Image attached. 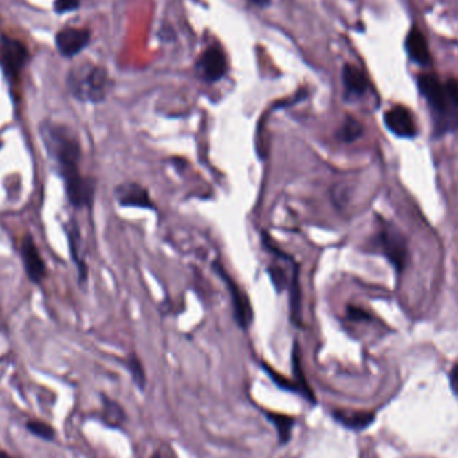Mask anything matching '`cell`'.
I'll list each match as a JSON object with an SVG mask.
<instances>
[{
	"label": "cell",
	"mask_w": 458,
	"mask_h": 458,
	"mask_svg": "<svg viewBox=\"0 0 458 458\" xmlns=\"http://www.w3.org/2000/svg\"><path fill=\"white\" fill-rule=\"evenodd\" d=\"M377 241L382 252L390 260V263L395 267V270L401 272L407 260V246L404 236L397 230V228L384 224L382 227L381 232L378 233Z\"/></svg>",
	"instance_id": "cell-5"
},
{
	"label": "cell",
	"mask_w": 458,
	"mask_h": 458,
	"mask_svg": "<svg viewBox=\"0 0 458 458\" xmlns=\"http://www.w3.org/2000/svg\"><path fill=\"white\" fill-rule=\"evenodd\" d=\"M405 46H406L408 56L418 65L428 66L432 63V55H430L428 42H426L424 34L417 27H413L408 31Z\"/></svg>",
	"instance_id": "cell-14"
},
{
	"label": "cell",
	"mask_w": 458,
	"mask_h": 458,
	"mask_svg": "<svg viewBox=\"0 0 458 458\" xmlns=\"http://www.w3.org/2000/svg\"><path fill=\"white\" fill-rule=\"evenodd\" d=\"M450 383H452V389L453 391L458 394V364H456L450 373Z\"/></svg>",
	"instance_id": "cell-26"
},
{
	"label": "cell",
	"mask_w": 458,
	"mask_h": 458,
	"mask_svg": "<svg viewBox=\"0 0 458 458\" xmlns=\"http://www.w3.org/2000/svg\"><path fill=\"white\" fill-rule=\"evenodd\" d=\"M363 134V127L353 117H347L338 130V138L343 142H353Z\"/></svg>",
	"instance_id": "cell-19"
},
{
	"label": "cell",
	"mask_w": 458,
	"mask_h": 458,
	"mask_svg": "<svg viewBox=\"0 0 458 458\" xmlns=\"http://www.w3.org/2000/svg\"><path fill=\"white\" fill-rule=\"evenodd\" d=\"M90 41V32L85 28L67 27L58 32L55 43L56 49L67 58H72L83 50Z\"/></svg>",
	"instance_id": "cell-11"
},
{
	"label": "cell",
	"mask_w": 458,
	"mask_h": 458,
	"mask_svg": "<svg viewBox=\"0 0 458 458\" xmlns=\"http://www.w3.org/2000/svg\"><path fill=\"white\" fill-rule=\"evenodd\" d=\"M105 419L110 426H120L125 421V413L120 405L106 401L105 404Z\"/></svg>",
	"instance_id": "cell-21"
},
{
	"label": "cell",
	"mask_w": 458,
	"mask_h": 458,
	"mask_svg": "<svg viewBox=\"0 0 458 458\" xmlns=\"http://www.w3.org/2000/svg\"><path fill=\"white\" fill-rule=\"evenodd\" d=\"M347 312H349V318L353 320H369L370 319L369 314L358 307H349Z\"/></svg>",
	"instance_id": "cell-25"
},
{
	"label": "cell",
	"mask_w": 458,
	"mask_h": 458,
	"mask_svg": "<svg viewBox=\"0 0 458 458\" xmlns=\"http://www.w3.org/2000/svg\"><path fill=\"white\" fill-rule=\"evenodd\" d=\"M110 79L107 72L91 63H85L74 69L69 76V87L76 100L98 103L102 102L110 90Z\"/></svg>",
	"instance_id": "cell-3"
},
{
	"label": "cell",
	"mask_w": 458,
	"mask_h": 458,
	"mask_svg": "<svg viewBox=\"0 0 458 458\" xmlns=\"http://www.w3.org/2000/svg\"><path fill=\"white\" fill-rule=\"evenodd\" d=\"M445 91L448 96V100L452 106L458 109V80L457 79H449L445 85Z\"/></svg>",
	"instance_id": "cell-23"
},
{
	"label": "cell",
	"mask_w": 458,
	"mask_h": 458,
	"mask_svg": "<svg viewBox=\"0 0 458 458\" xmlns=\"http://www.w3.org/2000/svg\"><path fill=\"white\" fill-rule=\"evenodd\" d=\"M267 419L276 428V432L279 435L280 445L287 444L291 439L292 434V428L296 422L294 417L284 415V414H278V413H271V411H264Z\"/></svg>",
	"instance_id": "cell-17"
},
{
	"label": "cell",
	"mask_w": 458,
	"mask_h": 458,
	"mask_svg": "<svg viewBox=\"0 0 458 458\" xmlns=\"http://www.w3.org/2000/svg\"><path fill=\"white\" fill-rule=\"evenodd\" d=\"M418 87L434 113L439 116L448 113L450 102L448 100L445 86L435 76L430 74L418 76Z\"/></svg>",
	"instance_id": "cell-8"
},
{
	"label": "cell",
	"mask_w": 458,
	"mask_h": 458,
	"mask_svg": "<svg viewBox=\"0 0 458 458\" xmlns=\"http://www.w3.org/2000/svg\"><path fill=\"white\" fill-rule=\"evenodd\" d=\"M27 429L32 434L43 438V439H52L54 438V430L50 425L42 422V421H31L27 424Z\"/></svg>",
	"instance_id": "cell-22"
},
{
	"label": "cell",
	"mask_w": 458,
	"mask_h": 458,
	"mask_svg": "<svg viewBox=\"0 0 458 458\" xmlns=\"http://www.w3.org/2000/svg\"><path fill=\"white\" fill-rule=\"evenodd\" d=\"M41 138L55 171L65 182L70 204L76 208L91 206L96 185L93 179L80 173L82 149L76 131L65 125L45 122L41 127Z\"/></svg>",
	"instance_id": "cell-1"
},
{
	"label": "cell",
	"mask_w": 458,
	"mask_h": 458,
	"mask_svg": "<svg viewBox=\"0 0 458 458\" xmlns=\"http://www.w3.org/2000/svg\"><path fill=\"white\" fill-rule=\"evenodd\" d=\"M292 373L295 375V383L299 387L301 395L305 397V400H308L311 404H315L316 400L314 397L312 390L309 389L308 383L305 381V374L302 370V364H301V354H299V346L298 343H295L294 349H292Z\"/></svg>",
	"instance_id": "cell-18"
},
{
	"label": "cell",
	"mask_w": 458,
	"mask_h": 458,
	"mask_svg": "<svg viewBox=\"0 0 458 458\" xmlns=\"http://www.w3.org/2000/svg\"><path fill=\"white\" fill-rule=\"evenodd\" d=\"M263 244L268 254L272 256V263L268 267V274L276 291H288L290 308L292 322L302 323V294L299 285V265L295 259L279 250L275 243L264 233Z\"/></svg>",
	"instance_id": "cell-2"
},
{
	"label": "cell",
	"mask_w": 458,
	"mask_h": 458,
	"mask_svg": "<svg viewBox=\"0 0 458 458\" xmlns=\"http://www.w3.org/2000/svg\"><path fill=\"white\" fill-rule=\"evenodd\" d=\"M199 76L203 78L205 82L213 83L220 80L226 76L228 65L224 51L217 46L209 47L208 50L203 52V55L199 58L196 65Z\"/></svg>",
	"instance_id": "cell-6"
},
{
	"label": "cell",
	"mask_w": 458,
	"mask_h": 458,
	"mask_svg": "<svg viewBox=\"0 0 458 458\" xmlns=\"http://www.w3.org/2000/svg\"><path fill=\"white\" fill-rule=\"evenodd\" d=\"M21 256L23 260L27 276L35 284H41L46 278V264L41 256V252L32 239V236H25L21 244Z\"/></svg>",
	"instance_id": "cell-10"
},
{
	"label": "cell",
	"mask_w": 458,
	"mask_h": 458,
	"mask_svg": "<svg viewBox=\"0 0 458 458\" xmlns=\"http://www.w3.org/2000/svg\"><path fill=\"white\" fill-rule=\"evenodd\" d=\"M114 197L121 206L155 210V205L151 199L148 189L137 182L130 181L120 184L114 190Z\"/></svg>",
	"instance_id": "cell-9"
},
{
	"label": "cell",
	"mask_w": 458,
	"mask_h": 458,
	"mask_svg": "<svg viewBox=\"0 0 458 458\" xmlns=\"http://www.w3.org/2000/svg\"><path fill=\"white\" fill-rule=\"evenodd\" d=\"M213 268L216 274L226 283L230 294V303H232V312L237 326L243 330H248L254 322V309L252 305L247 296V294L241 290V287L232 279L228 272L223 268L220 263H215Z\"/></svg>",
	"instance_id": "cell-4"
},
{
	"label": "cell",
	"mask_w": 458,
	"mask_h": 458,
	"mask_svg": "<svg viewBox=\"0 0 458 458\" xmlns=\"http://www.w3.org/2000/svg\"><path fill=\"white\" fill-rule=\"evenodd\" d=\"M0 458H12L10 457L8 455H6V453H3V452H0Z\"/></svg>",
	"instance_id": "cell-28"
},
{
	"label": "cell",
	"mask_w": 458,
	"mask_h": 458,
	"mask_svg": "<svg viewBox=\"0 0 458 458\" xmlns=\"http://www.w3.org/2000/svg\"><path fill=\"white\" fill-rule=\"evenodd\" d=\"M250 1H252L256 6H261V7H264L270 3V0H250Z\"/></svg>",
	"instance_id": "cell-27"
},
{
	"label": "cell",
	"mask_w": 458,
	"mask_h": 458,
	"mask_svg": "<svg viewBox=\"0 0 458 458\" xmlns=\"http://www.w3.org/2000/svg\"><path fill=\"white\" fill-rule=\"evenodd\" d=\"M28 59L25 46L14 39L4 38L0 45V62L10 78H17Z\"/></svg>",
	"instance_id": "cell-7"
},
{
	"label": "cell",
	"mask_w": 458,
	"mask_h": 458,
	"mask_svg": "<svg viewBox=\"0 0 458 458\" xmlns=\"http://www.w3.org/2000/svg\"><path fill=\"white\" fill-rule=\"evenodd\" d=\"M335 421L343 426L354 430H362L370 426L375 418L374 413L370 411H356V410H335L332 413Z\"/></svg>",
	"instance_id": "cell-15"
},
{
	"label": "cell",
	"mask_w": 458,
	"mask_h": 458,
	"mask_svg": "<svg viewBox=\"0 0 458 458\" xmlns=\"http://www.w3.org/2000/svg\"><path fill=\"white\" fill-rule=\"evenodd\" d=\"M79 6L78 0H56L55 1V11L58 14H66L70 11H74Z\"/></svg>",
	"instance_id": "cell-24"
},
{
	"label": "cell",
	"mask_w": 458,
	"mask_h": 458,
	"mask_svg": "<svg viewBox=\"0 0 458 458\" xmlns=\"http://www.w3.org/2000/svg\"><path fill=\"white\" fill-rule=\"evenodd\" d=\"M127 366L130 374H131L133 381L137 384V387L140 390H144L145 384H146V377H145V370H144L142 363L140 362V359L135 356H129Z\"/></svg>",
	"instance_id": "cell-20"
},
{
	"label": "cell",
	"mask_w": 458,
	"mask_h": 458,
	"mask_svg": "<svg viewBox=\"0 0 458 458\" xmlns=\"http://www.w3.org/2000/svg\"><path fill=\"white\" fill-rule=\"evenodd\" d=\"M342 80L346 91V98L356 100L362 97L369 89V80L363 72L353 65H345L342 72Z\"/></svg>",
	"instance_id": "cell-13"
},
{
	"label": "cell",
	"mask_w": 458,
	"mask_h": 458,
	"mask_svg": "<svg viewBox=\"0 0 458 458\" xmlns=\"http://www.w3.org/2000/svg\"><path fill=\"white\" fill-rule=\"evenodd\" d=\"M384 125L395 135L411 138L417 134V127L411 113L404 106H394L386 111Z\"/></svg>",
	"instance_id": "cell-12"
},
{
	"label": "cell",
	"mask_w": 458,
	"mask_h": 458,
	"mask_svg": "<svg viewBox=\"0 0 458 458\" xmlns=\"http://www.w3.org/2000/svg\"><path fill=\"white\" fill-rule=\"evenodd\" d=\"M66 232L69 237V244H70V251H72V257L76 263L79 278L80 280H86L87 278V267L82 256V243H80V233L79 228L76 226V221H72L70 226H66Z\"/></svg>",
	"instance_id": "cell-16"
}]
</instances>
